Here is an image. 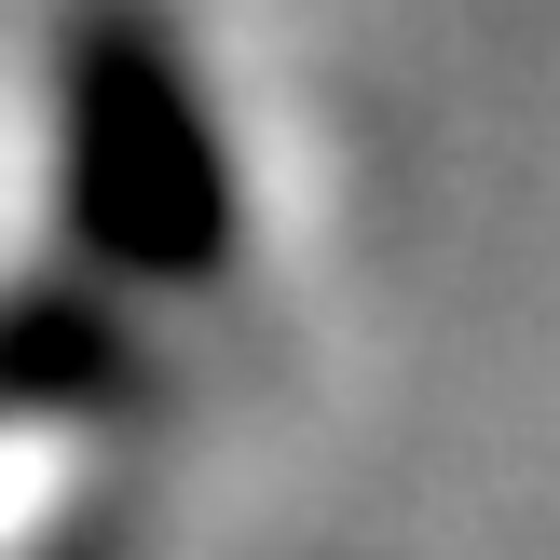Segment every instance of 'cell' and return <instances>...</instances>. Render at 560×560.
Returning a JSON list of instances; mask_svg holds the SVG:
<instances>
[{
    "instance_id": "6da1fadb",
    "label": "cell",
    "mask_w": 560,
    "mask_h": 560,
    "mask_svg": "<svg viewBox=\"0 0 560 560\" xmlns=\"http://www.w3.org/2000/svg\"><path fill=\"white\" fill-rule=\"evenodd\" d=\"M55 206L96 288H206L233 260V151L151 0H69L55 27Z\"/></svg>"
}]
</instances>
